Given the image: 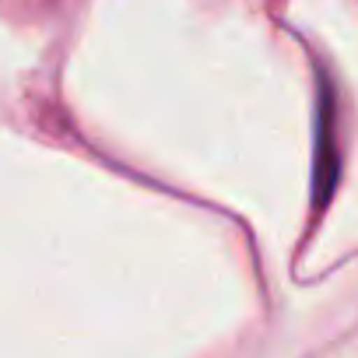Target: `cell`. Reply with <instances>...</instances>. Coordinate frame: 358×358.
<instances>
[{
	"mask_svg": "<svg viewBox=\"0 0 358 358\" xmlns=\"http://www.w3.org/2000/svg\"><path fill=\"white\" fill-rule=\"evenodd\" d=\"M334 88L320 81V109H316V169H313V201L323 208L337 187V137H334Z\"/></svg>",
	"mask_w": 358,
	"mask_h": 358,
	"instance_id": "1",
	"label": "cell"
}]
</instances>
